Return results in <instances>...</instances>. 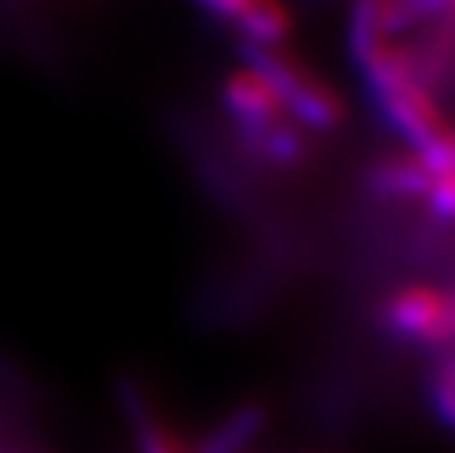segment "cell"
Instances as JSON below:
<instances>
[{
  "mask_svg": "<svg viewBox=\"0 0 455 453\" xmlns=\"http://www.w3.org/2000/svg\"><path fill=\"white\" fill-rule=\"evenodd\" d=\"M267 424V407L259 400L241 403L200 439L195 453H241Z\"/></svg>",
  "mask_w": 455,
  "mask_h": 453,
  "instance_id": "cell-4",
  "label": "cell"
},
{
  "mask_svg": "<svg viewBox=\"0 0 455 453\" xmlns=\"http://www.w3.org/2000/svg\"><path fill=\"white\" fill-rule=\"evenodd\" d=\"M12 453H21V450H12Z\"/></svg>",
  "mask_w": 455,
  "mask_h": 453,
  "instance_id": "cell-10",
  "label": "cell"
},
{
  "mask_svg": "<svg viewBox=\"0 0 455 453\" xmlns=\"http://www.w3.org/2000/svg\"><path fill=\"white\" fill-rule=\"evenodd\" d=\"M426 204L432 206L435 215L455 218V171H443V174H432L429 189H426Z\"/></svg>",
  "mask_w": 455,
  "mask_h": 453,
  "instance_id": "cell-8",
  "label": "cell"
},
{
  "mask_svg": "<svg viewBox=\"0 0 455 453\" xmlns=\"http://www.w3.org/2000/svg\"><path fill=\"white\" fill-rule=\"evenodd\" d=\"M429 182L432 171L414 150L391 153L371 171V186L385 198H426Z\"/></svg>",
  "mask_w": 455,
  "mask_h": 453,
  "instance_id": "cell-5",
  "label": "cell"
},
{
  "mask_svg": "<svg viewBox=\"0 0 455 453\" xmlns=\"http://www.w3.org/2000/svg\"><path fill=\"white\" fill-rule=\"evenodd\" d=\"M443 315V295L432 286H405L385 303V321L396 336L432 342Z\"/></svg>",
  "mask_w": 455,
  "mask_h": 453,
  "instance_id": "cell-3",
  "label": "cell"
},
{
  "mask_svg": "<svg viewBox=\"0 0 455 453\" xmlns=\"http://www.w3.org/2000/svg\"><path fill=\"white\" fill-rule=\"evenodd\" d=\"M426 162V168L432 174H443V171H455V124L450 121L438 136L429 144H423L420 150H414Z\"/></svg>",
  "mask_w": 455,
  "mask_h": 453,
  "instance_id": "cell-6",
  "label": "cell"
},
{
  "mask_svg": "<svg viewBox=\"0 0 455 453\" xmlns=\"http://www.w3.org/2000/svg\"><path fill=\"white\" fill-rule=\"evenodd\" d=\"M452 360H455V356H452Z\"/></svg>",
  "mask_w": 455,
  "mask_h": 453,
  "instance_id": "cell-11",
  "label": "cell"
},
{
  "mask_svg": "<svg viewBox=\"0 0 455 453\" xmlns=\"http://www.w3.org/2000/svg\"><path fill=\"white\" fill-rule=\"evenodd\" d=\"M376 98H379L394 127L409 139L411 150H420L423 144H429L450 124L447 115L441 112L438 101H435L432 89L418 74H409L403 80L385 85V89L376 92Z\"/></svg>",
  "mask_w": 455,
  "mask_h": 453,
  "instance_id": "cell-1",
  "label": "cell"
},
{
  "mask_svg": "<svg viewBox=\"0 0 455 453\" xmlns=\"http://www.w3.org/2000/svg\"><path fill=\"white\" fill-rule=\"evenodd\" d=\"M115 398H118L121 416L132 433L135 450L139 453H186L180 433L171 430L164 418L153 407V398L135 374L115 377Z\"/></svg>",
  "mask_w": 455,
  "mask_h": 453,
  "instance_id": "cell-2",
  "label": "cell"
},
{
  "mask_svg": "<svg viewBox=\"0 0 455 453\" xmlns=\"http://www.w3.org/2000/svg\"><path fill=\"white\" fill-rule=\"evenodd\" d=\"M452 339H455V292L443 295V315H441L438 327H435L429 344H447Z\"/></svg>",
  "mask_w": 455,
  "mask_h": 453,
  "instance_id": "cell-9",
  "label": "cell"
},
{
  "mask_svg": "<svg viewBox=\"0 0 455 453\" xmlns=\"http://www.w3.org/2000/svg\"><path fill=\"white\" fill-rule=\"evenodd\" d=\"M432 398L438 416L455 427V360H447L432 380Z\"/></svg>",
  "mask_w": 455,
  "mask_h": 453,
  "instance_id": "cell-7",
  "label": "cell"
}]
</instances>
